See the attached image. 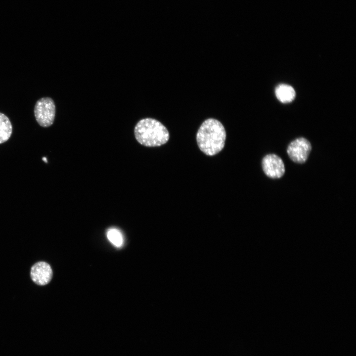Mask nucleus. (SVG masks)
Wrapping results in <instances>:
<instances>
[{
    "instance_id": "8",
    "label": "nucleus",
    "mask_w": 356,
    "mask_h": 356,
    "mask_svg": "<svg viewBox=\"0 0 356 356\" xmlns=\"http://www.w3.org/2000/svg\"><path fill=\"white\" fill-rule=\"evenodd\" d=\"M12 133V126L9 118L0 112V144L7 141Z\"/></svg>"
},
{
    "instance_id": "9",
    "label": "nucleus",
    "mask_w": 356,
    "mask_h": 356,
    "mask_svg": "<svg viewBox=\"0 0 356 356\" xmlns=\"http://www.w3.org/2000/svg\"><path fill=\"white\" fill-rule=\"evenodd\" d=\"M107 237L109 241L117 247H121L124 242V239L121 232L115 228L109 229L107 231Z\"/></svg>"
},
{
    "instance_id": "3",
    "label": "nucleus",
    "mask_w": 356,
    "mask_h": 356,
    "mask_svg": "<svg viewBox=\"0 0 356 356\" xmlns=\"http://www.w3.org/2000/svg\"><path fill=\"white\" fill-rule=\"evenodd\" d=\"M36 120L41 127L46 128L51 126L55 116V105L52 98L43 97L37 101L34 107Z\"/></svg>"
},
{
    "instance_id": "2",
    "label": "nucleus",
    "mask_w": 356,
    "mask_h": 356,
    "mask_svg": "<svg viewBox=\"0 0 356 356\" xmlns=\"http://www.w3.org/2000/svg\"><path fill=\"white\" fill-rule=\"evenodd\" d=\"M134 134L137 142L146 147L164 145L170 137L166 127L159 121L150 118L139 120L134 127Z\"/></svg>"
},
{
    "instance_id": "6",
    "label": "nucleus",
    "mask_w": 356,
    "mask_h": 356,
    "mask_svg": "<svg viewBox=\"0 0 356 356\" xmlns=\"http://www.w3.org/2000/svg\"><path fill=\"white\" fill-rule=\"evenodd\" d=\"M32 280L39 285H45L51 280L52 270L50 265L44 262H39L34 264L31 269Z\"/></svg>"
},
{
    "instance_id": "5",
    "label": "nucleus",
    "mask_w": 356,
    "mask_h": 356,
    "mask_svg": "<svg viewBox=\"0 0 356 356\" xmlns=\"http://www.w3.org/2000/svg\"><path fill=\"white\" fill-rule=\"evenodd\" d=\"M262 166L266 175L270 178H279L285 173L282 160L274 154L266 155L262 159Z\"/></svg>"
},
{
    "instance_id": "1",
    "label": "nucleus",
    "mask_w": 356,
    "mask_h": 356,
    "mask_svg": "<svg viewBox=\"0 0 356 356\" xmlns=\"http://www.w3.org/2000/svg\"><path fill=\"white\" fill-rule=\"evenodd\" d=\"M226 139L225 129L219 120H205L199 127L196 140L200 150L208 156L215 155L223 148Z\"/></svg>"
},
{
    "instance_id": "4",
    "label": "nucleus",
    "mask_w": 356,
    "mask_h": 356,
    "mask_svg": "<svg viewBox=\"0 0 356 356\" xmlns=\"http://www.w3.org/2000/svg\"><path fill=\"white\" fill-rule=\"evenodd\" d=\"M311 150L310 141L304 137H299L290 143L287 153L293 162L302 164L307 160Z\"/></svg>"
},
{
    "instance_id": "7",
    "label": "nucleus",
    "mask_w": 356,
    "mask_h": 356,
    "mask_svg": "<svg viewBox=\"0 0 356 356\" xmlns=\"http://www.w3.org/2000/svg\"><path fill=\"white\" fill-rule=\"evenodd\" d=\"M277 98L282 103H288L292 101L296 95L294 89L287 84H280L275 89Z\"/></svg>"
}]
</instances>
